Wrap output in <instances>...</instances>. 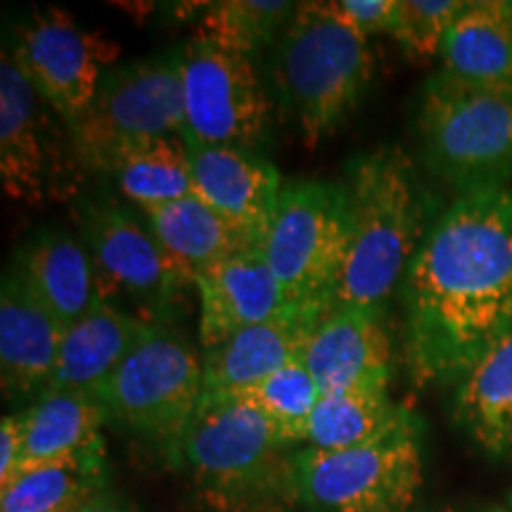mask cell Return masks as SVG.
<instances>
[{
	"mask_svg": "<svg viewBox=\"0 0 512 512\" xmlns=\"http://www.w3.org/2000/svg\"><path fill=\"white\" fill-rule=\"evenodd\" d=\"M403 299L413 382L456 384L512 328V188L460 192L415 254Z\"/></svg>",
	"mask_w": 512,
	"mask_h": 512,
	"instance_id": "1",
	"label": "cell"
},
{
	"mask_svg": "<svg viewBox=\"0 0 512 512\" xmlns=\"http://www.w3.org/2000/svg\"><path fill=\"white\" fill-rule=\"evenodd\" d=\"M347 195V254L325 309L384 318L430 230L427 190L399 147H380L354 159Z\"/></svg>",
	"mask_w": 512,
	"mask_h": 512,
	"instance_id": "2",
	"label": "cell"
},
{
	"mask_svg": "<svg viewBox=\"0 0 512 512\" xmlns=\"http://www.w3.org/2000/svg\"><path fill=\"white\" fill-rule=\"evenodd\" d=\"M297 453V444L247 403L204 396L174 460L216 512H290L302 503Z\"/></svg>",
	"mask_w": 512,
	"mask_h": 512,
	"instance_id": "3",
	"label": "cell"
},
{
	"mask_svg": "<svg viewBox=\"0 0 512 512\" xmlns=\"http://www.w3.org/2000/svg\"><path fill=\"white\" fill-rule=\"evenodd\" d=\"M373 74L370 38L332 0L299 3L273 46L275 86L309 147L347 124Z\"/></svg>",
	"mask_w": 512,
	"mask_h": 512,
	"instance_id": "4",
	"label": "cell"
},
{
	"mask_svg": "<svg viewBox=\"0 0 512 512\" xmlns=\"http://www.w3.org/2000/svg\"><path fill=\"white\" fill-rule=\"evenodd\" d=\"M422 157L460 192L505 188L512 181V93L432 74L415 114Z\"/></svg>",
	"mask_w": 512,
	"mask_h": 512,
	"instance_id": "5",
	"label": "cell"
},
{
	"mask_svg": "<svg viewBox=\"0 0 512 512\" xmlns=\"http://www.w3.org/2000/svg\"><path fill=\"white\" fill-rule=\"evenodd\" d=\"M79 228L93 259L98 297L152 328L169 330L195 280L150 226L114 202H86Z\"/></svg>",
	"mask_w": 512,
	"mask_h": 512,
	"instance_id": "6",
	"label": "cell"
},
{
	"mask_svg": "<svg viewBox=\"0 0 512 512\" xmlns=\"http://www.w3.org/2000/svg\"><path fill=\"white\" fill-rule=\"evenodd\" d=\"M299 496L323 512H408L422 486V425L408 413L392 430L347 448H299Z\"/></svg>",
	"mask_w": 512,
	"mask_h": 512,
	"instance_id": "7",
	"label": "cell"
},
{
	"mask_svg": "<svg viewBox=\"0 0 512 512\" xmlns=\"http://www.w3.org/2000/svg\"><path fill=\"white\" fill-rule=\"evenodd\" d=\"M69 131L76 157L93 171H107L121 152L145 140L183 136L181 53L107 69L91 107Z\"/></svg>",
	"mask_w": 512,
	"mask_h": 512,
	"instance_id": "8",
	"label": "cell"
},
{
	"mask_svg": "<svg viewBox=\"0 0 512 512\" xmlns=\"http://www.w3.org/2000/svg\"><path fill=\"white\" fill-rule=\"evenodd\" d=\"M110 422L174 458L204 401L202 358L171 330H155L93 392Z\"/></svg>",
	"mask_w": 512,
	"mask_h": 512,
	"instance_id": "9",
	"label": "cell"
},
{
	"mask_svg": "<svg viewBox=\"0 0 512 512\" xmlns=\"http://www.w3.org/2000/svg\"><path fill=\"white\" fill-rule=\"evenodd\" d=\"M347 235V185H285L261 240V252L283 287L287 304H325L342 271Z\"/></svg>",
	"mask_w": 512,
	"mask_h": 512,
	"instance_id": "10",
	"label": "cell"
},
{
	"mask_svg": "<svg viewBox=\"0 0 512 512\" xmlns=\"http://www.w3.org/2000/svg\"><path fill=\"white\" fill-rule=\"evenodd\" d=\"M181 53L188 145L256 150L271 128L266 98L252 57L192 36Z\"/></svg>",
	"mask_w": 512,
	"mask_h": 512,
	"instance_id": "11",
	"label": "cell"
},
{
	"mask_svg": "<svg viewBox=\"0 0 512 512\" xmlns=\"http://www.w3.org/2000/svg\"><path fill=\"white\" fill-rule=\"evenodd\" d=\"M10 53L38 98L72 126L91 107L119 46L100 31L81 29L67 12L48 8L19 27Z\"/></svg>",
	"mask_w": 512,
	"mask_h": 512,
	"instance_id": "12",
	"label": "cell"
},
{
	"mask_svg": "<svg viewBox=\"0 0 512 512\" xmlns=\"http://www.w3.org/2000/svg\"><path fill=\"white\" fill-rule=\"evenodd\" d=\"M328 311L325 304H287L264 323L238 332L219 347L202 351L204 396L226 399L280 368L302 361L306 339Z\"/></svg>",
	"mask_w": 512,
	"mask_h": 512,
	"instance_id": "13",
	"label": "cell"
},
{
	"mask_svg": "<svg viewBox=\"0 0 512 512\" xmlns=\"http://www.w3.org/2000/svg\"><path fill=\"white\" fill-rule=\"evenodd\" d=\"M195 195L261 245L278 207L283 181L256 150L188 145Z\"/></svg>",
	"mask_w": 512,
	"mask_h": 512,
	"instance_id": "14",
	"label": "cell"
},
{
	"mask_svg": "<svg viewBox=\"0 0 512 512\" xmlns=\"http://www.w3.org/2000/svg\"><path fill=\"white\" fill-rule=\"evenodd\" d=\"M320 392L335 394L392 380V339L380 316L366 311H325L302 354Z\"/></svg>",
	"mask_w": 512,
	"mask_h": 512,
	"instance_id": "15",
	"label": "cell"
},
{
	"mask_svg": "<svg viewBox=\"0 0 512 512\" xmlns=\"http://www.w3.org/2000/svg\"><path fill=\"white\" fill-rule=\"evenodd\" d=\"M195 287L200 292L202 351L219 347L287 306L283 287L268 266L261 245L197 275Z\"/></svg>",
	"mask_w": 512,
	"mask_h": 512,
	"instance_id": "16",
	"label": "cell"
},
{
	"mask_svg": "<svg viewBox=\"0 0 512 512\" xmlns=\"http://www.w3.org/2000/svg\"><path fill=\"white\" fill-rule=\"evenodd\" d=\"M64 328L12 271L0 290V380L10 399L48 392Z\"/></svg>",
	"mask_w": 512,
	"mask_h": 512,
	"instance_id": "17",
	"label": "cell"
},
{
	"mask_svg": "<svg viewBox=\"0 0 512 512\" xmlns=\"http://www.w3.org/2000/svg\"><path fill=\"white\" fill-rule=\"evenodd\" d=\"M155 330L98 299L86 316L64 328L48 392L93 394Z\"/></svg>",
	"mask_w": 512,
	"mask_h": 512,
	"instance_id": "18",
	"label": "cell"
},
{
	"mask_svg": "<svg viewBox=\"0 0 512 512\" xmlns=\"http://www.w3.org/2000/svg\"><path fill=\"white\" fill-rule=\"evenodd\" d=\"M12 271L62 328L86 316L100 299L91 252L64 230H43L27 242L17 252Z\"/></svg>",
	"mask_w": 512,
	"mask_h": 512,
	"instance_id": "19",
	"label": "cell"
},
{
	"mask_svg": "<svg viewBox=\"0 0 512 512\" xmlns=\"http://www.w3.org/2000/svg\"><path fill=\"white\" fill-rule=\"evenodd\" d=\"M439 60L460 81L512 93V0H467Z\"/></svg>",
	"mask_w": 512,
	"mask_h": 512,
	"instance_id": "20",
	"label": "cell"
},
{
	"mask_svg": "<svg viewBox=\"0 0 512 512\" xmlns=\"http://www.w3.org/2000/svg\"><path fill=\"white\" fill-rule=\"evenodd\" d=\"M453 420L489 456L512 453V328L456 382Z\"/></svg>",
	"mask_w": 512,
	"mask_h": 512,
	"instance_id": "21",
	"label": "cell"
},
{
	"mask_svg": "<svg viewBox=\"0 0 512 512\" xmlns=\"http://www.w3.org/2000/svg\"><path fill=\"white\" fill-rule=\"evenodd\" d=\"M38 93L8 50L0 55V178L10 200H43V147L38 138Z\"/></svg>",
	"mask_w": 512,
	"mask_h": 512,
	"instance_id": "22",
	"label": "cell"
},
{
	"mask_svg": "<svg viewBox=\"0 0 512 512\" xmlns=\"http://www.w3.org/2000/svg\"><path fill=\"white\" fill-rule=\"evenodd\" d=\"M143 216L155 238L192 275V280L259 245L197 195L150 209Z\"/></svg>",
	"mask_w": 512,
	"mask_h": 512,
	"instance_id": "23",
	"label": "cell"
},
{
	"mask_svg": "<svg viewBox=\"0 0 512 512\" xmlns=\"http://www.w3.org/2000/svg\"><path fill=\"white\" fill-rule=\"evenodd\" d=\"M105 491V439L31 465L0 489V512H79Z\"/></svg>",
	"mask_w": 512,
	"mask_h": 512,
	"instance_id": "24",
	"label": "cell"
},
{
	"mask_svg": "<svg viewBox=\"0 0 512 512\" xmlns=\"http://www.w3.org/2000/svg\"><path fill=\"white\" fill-rule=\"evenodd\" d=\"M19 418L24 430V463L19 472L98 444L100 430L110 422L100 401L88 392H46Z\"/></svg>",
	"mask_w": 512,
	"mask_h": 512,
	"instance_id": "25",
	"label": "cell"
},
{
	"mask_svg": "<svg viewBox=\"0 0 512 512\" xmlns=\"http://www.w3.org/2000/svg\"><path fill=\"white\" fill-rule=\"evenodd\" d=\"M128 202L143 211L195 195L190 147L183 136L145 140L128 147L107 166Z\"/></svg>",
	"mask_w": 512,
	"mask_h": 512,
	"instance_id": "26",
	"label": "cell"
},
{
	"mask_svg": "<svg viewBox=\"0 0 512 512\" xmlns=\"http://www.w3.org/2000/svg\"><path fill=\"white\" fill-rule=\"evenodd\" d=\"M406 413V406L392 401L387 384L325 394L311 415L306 444L318 451H347L392 430Z\"/></svg>",
	"mask_w": 512,
	"mask_h": 512,
	"instance_id": "27",
	"label": "cell"
},
{
	"mask_svg": "<svg viewBox=\"0 0 512 512\" xmlns=\"http://www.w3.org/2000/svg\"><path fill=\"white\" fill-rule=\"evenodd\" d=\"M297 10L287 0H223L204 12L197 38L233 53L252 57L256 50L275 46Z\"/></svg>",
	"mask_w": 512,
	"mask_h": 512,
	"instance_id": "28",
	"label": "cell"
},
{
	"mask_svg": "<svg viewBox=\"0 0 512 512\" xmlns=\"http://www.w3.org/2000/svg\"><path fill=\"white\" fill-rule=\"evenodd\" d=\"M226 399L247 403L268 422H273L292 444H306V430L323 392L304 363L294 361L278 373L268 375L266 380L256 382L254 387Z\"/></svg>",
	"mask_w": 512,
	"mask_h": 512,
	"instance_id": "29",
	"label": "cell"
},
{
	"mask_svg": "<svg viewBox=\"0 0 512 512\" xmlns=\"http://www.w3.org/2000/svg\"><path fill=\"white\" fill-rule=\"evenodd\" d=\"M465 5L467 0H399L392 36L399 41L403 55L415 64L439 57L448 29Z\"/></svg>",
	"mask_w": 512,
	"mask_h": 512,
	"instance_id": "30",
	"label": "cell"
},
{
	"mask_svg": "<svg viewBox=\"0 0 512 512\" xmlns=\"http://www.w3.org/2000/svg\"><path fill=\"white\" fill-rule=\"evenodd\" d=\"M337 10L349 19L361 34H394L399 0H335Z\"/></svg>",
	"mask_w": 512,
	"mask_h": 512,
	"instance_id": "31",
	"label": "cell"
},
{
	"mask_svg": "<svg viewBox=\"0 0 512 512\" xmlns=\"http://www.w3.org/2000/svg\"><path fill=\"white\" fill-rule=\"evenodd\" d=\"M24 463V430L19 413L5 415L0 422V489L17 477Z\"/></svg>",
	"mask_w": 512,
	"mask_h": 512,
	"instance_id": "32",
	"label": "cell"
},
{
	"mask_svg": "<svg viewBox=\"0 0 512 512\" xmlns=\"http://www.w3.org/2000/svg\"><path fill=\"white\" fill-rule=\"evenodd\" d=\"M79 512H136L131 505H126L121 498H117L110 491H102L100 496H95L91 503L83 505Z\"/></svg>",
	"mask_w": 512,
	"mask_h": 512,
	"instance_id": "33",
	"label": "cell"
},
{
	"mask_svg": "<svg viewBox=\"0 0 512 512\" xmlns=\"http://www.w3.org/2000/svg\"><path fill=\"white\" fill-rule=\"evenodd\" d=\"M510 510H512V496H510Z\"/></svg>",
	"mask_w": 512,
	"mask_h": 512,
	"instance_id": "34",
	"label": "cell"
}]
</instances>
